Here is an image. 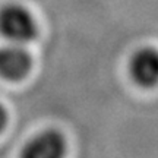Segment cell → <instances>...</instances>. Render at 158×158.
I'll return each instance as SVG.
<instances>
[{"instance_id": "1", "label": "cell", "mask_w": 158, "mask_h": 158, "mask_svg": "<svg viewBox=\"0 0 158 158\" xmlns=\"http://www.w3.org/2000/svg\"><path fill=\"white\" fill-rule=\"evenodd\" d=\"M0 34L10 43L25 44L37 37L38 27L27 7L5 5L0 9Z\"/></svg>"}, {"instance_id": "2", "label": "cell", "mask_w": 158, "mask_h": 158, "mask_svg": "<svg viewBox=\"0 0 158 158\" xmlns=\"http://www.w3.org/2000/svg\"><path fill=\"white\" fill-rule=\"evenodd\" d=\"M129 75L142 88H152L158 84V48L141 47L129 59Z\"/></svg>"}, {"instance_id": "3", "label": "cell", "mask_w": 158, "mask_h": 158, "mask_svg": "<svg viewBox=\"0 0 158 158\" xmlns=\"http://www.w3.org/2000/svg\"><path fill=\"white\" fill-rule=\"evenodd\" d=\"M32 69V57L21 44L12 43L0 47V78L18 82L28 76Z\"/></svg>"}, {"instance_id": "4", "label": "cell", "mask_w": 158, "mask_h": 158, "mask_svg": "<svg viewBox=\"0 0 158 158\" xmlns=\"http://www.w3.org/2000/svg\"><path fill=\"white\" fill-rule=\"evenodd\" d=\"M66 152L64 136L54 129H48L34 136L21 151L25 158H60Z\"/></svg>"}, {"instance_id": "5", "label": "cell", "mask_w": 158, "mask_h": 158, "mask_svg": "<svg viewBox=\"0 0 158 158\" xmlns=\"http://www.w3.org/2000/svg\"><path fill=\"white\" fill-rule=\"evenodd\" d=\"M6 123H7V111H6V108L0 104V133H2L3 129L6 127Z\"/></svg>"}]
</instances>
